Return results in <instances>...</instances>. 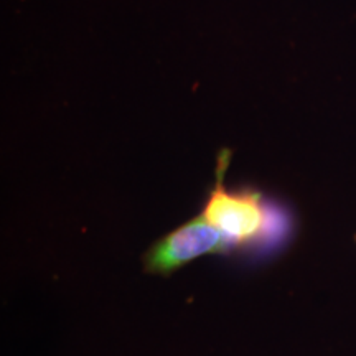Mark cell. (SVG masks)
I'll return each mask as SVG.
<instances>
[{
	"mask_svg": "<svg viewBox=\"0 0 356 356\" xmlns=\"http://www.w3.org/2000/svg\"><path fill=\"white\" fill-rule=\"evenodd\" d=\"M233 150L222 149L216 160V180L203 204L202 216L213 228L228 239L233 248H243L257 239L266 229L267 211L262 193L254 188H225V173L228 170Z\"/></svg>",
	"mask_w": 356,
	"mask_h": 356,
	"instance_id": "cell-1",
	"label": "cell"
},
{
	"mask_svg": "<svg viewBox=\"0 0 356 356\" xmlns=\"http://www.w3.org/2000/svg\"><path fill=\"white\" fill-rule=\"evenodd\" d=\"M228 239L200 215L162 236L142 256L144 273L170 277L202 256H228Z\"/></svg>",
	"mask_w": 356,
	"mask_h": 356,
	"instance_id": "cell-2",
	"label": "cell"
},
{
	"mask_svg": "<svg viewBox=\"0 0 356 356\" xmlns=\"http://www.w3.org/2000/svg\"><path fill=\"white\" fill-rule=\"evenodd\" d=\"M355 243H356V234H355Z\"/></svg>",
	"mask_w": 356,
	"mask_h": 356,
	"instance_id": "cell-3",
	"label": "cell"
}]
</instances>
